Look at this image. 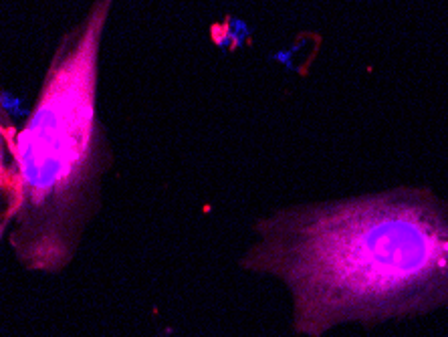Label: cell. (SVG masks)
Segmentation results:
<instances>
[{
    "instance_id": "obj_3",
    "label": "cell",
    "mask_w": 448,
    "mask_h": 337,
    "mask_svg": "<svg viewBox=\"0 0 448 337\" xmlns=\"http://www.w3.org/2000/svg\"><path fill=\"white\" fill-rule=\"evenodd\" d=\"M14 137L16 130L6 115L4 103L0 99V198L2 194L10 196L12 188V164L8 166V158L14 156Z\"/></svg>"
},
{
    "instance_id": "obj_2",
    "label": "cell",
    "mask_w": 448,
    "mask_h": 337,
    "mask_svg": "<svg viewBox=\"0 0 448 337\" xmlns=\"http://www.w3.org/2000/svg\"><path fill=\"white\" fill-rule=\"evenodd\" d=\"M111 4L95 0L61 38L31 117L14 137L6 220L18 222L12 244L29 269L67 265L111 168L97 115L99 51Z\"/></svg>"
},
{
    "instance_id": "obj_1",
    "label": "cell",
    "mask_w": 448,
    "mask_h": 337,
    "mask_svg": "<svg viewBox=\"0 0 448 337\" xmlns=\"http://www.w3.org/2000/svg\"><path fill=\"white\" fill-rule=\"evenodd\" d=\"M448 206L428 190H392L262 220L253 269L283 275L297 327L323 333L341 319L418 309L448 297Z\"/></svg>"
}]
</instances>
